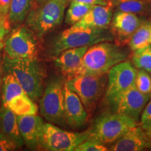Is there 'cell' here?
Returning a JSON list of instances; mask_svg holds the SVG:
<instances>
[{
    "instance_id": "obj_1",
    "label": "cell",
    "mask_w": 151,
    "mask_h": 151,
    "mask_svg": "<svg viewBox=\"0 0 151 151\" xmlns=\"http://www.w3.org/2000/svg\"><path fill=\"white\" fill-rule=\"evenodd\" d=\"M3 73L12 74L34 101L40 99L43 92L45 70L37 59H11L4 55Z\"/></svg>"
},
{
    "instance_id": "obj_2",
    "label": "cell",
    "mask_w": 151,
    "mask_h": 151,
    "mask_svg": "<svg viewBox=\"0 0 151 151\" xmlns=\"http://www.w3.org/2000/svg\"><path fill=\"white\" fill-rule=\"evenodd\" d=\"M127 57V52L111 41L96 43L88 48L81 66L71 78L83 74H106Z\"/></svg>"
},
{
    "instance_id": "obj_3",
    "label": "cell",
    "mask_w": 151,
    "mask_h": 151,
    "mask_svg": "<svg viewBox=\"0 0 151 151\" xmlns=\"http://www.w3.org/2000/svg\"><path fill=\"white\" fill-rule=\"evenodd\" d=\"M105 29L73 24L57 36L52 41L50 54L55 58L67 49L90 46L104 41H112V35L106 32Z\"/></svg>"
},
{
    "instance_id": "obj_4",
    "label": "cell",
    "mask_w": 151,
    "mask_h": 151,
    "mask_svg": "<svg viewBox=\"0 0 151 151\" xmlns=\"http://www.w3.org/2000/svg\"><path fill=\"white\" fill-rule=\"evenodd\" d=\"M68 0H46L33 4L25 19L28 28L38 37H42L61 24Z\"/></svg>"
},
{
    "instance_id": "obj_5",
    "label": "cell",
    "mask_w": 151,
    "mask_h": 151,
    "mask_svg": "<svg viewBox=\"0 0 151 151\" xmlns=\"http://www.w3.org/2000/svg\"><path fill=\"white\" fill-rule=\"evenodd\" d=\"M138 125L137 121L119 113H106L96 120L90 137L103 144H111L120 139L132 127Z\"/></svg>"
},
{
    "instance_id": "obj_6",
    "label": "cell",
    "mask_w": 151,
    "mask_h": 151,
    "mask_svg": "<svg viewBox=\"0 0 151 151\" xmlns=\"http://www.w3.org/2000/svg\"><path fill=\"white\" fill-rule=\"evenodd\" d=\"M64 85L65 83L62 79H52L39 99L41 115L52 124L61 125L66 122L64 111Z\"/></svg>"
},
{
    "instance_id": "obj_7",
    "label": "cell",
    "mask_w": 151,
    "mask_h": 151,
    "mask_svg": "<svg viewBox=\"0 0 151 151\" xmlns=\"http://www.w3.org/2000/svg\"><path fill=\"white\" fill-rule=\"evenodd\" d=\"M91 132H70L60 129L50 122L43 124L40 146L46 150L73 151L88 139Z\"/></svg>"
},
{
    "instance_id": "obj_8",
    "label": "cell",
    "mask_w": 151,
    "mask_h": 151,
    "mask_svg": "<svg viewBox=\"0 0 151 151\" xmlns=\"http://www.w3.org/2000/svg\"><path fill=\"white\" fill-rule=\"evenodd\" d=\"M105 74H83L67 79L65 83L78 94L88 112L93 110L106 86Z\"/></svg>"
},
{
    "instance_id": "obj_9",
    "label": "cell",
    "mask_w": 151,
    "mask_h": 151,
    "mask_svg": "<svg viewBox=\"0 0 151 151\" xmlns=\"http://www.w3.org/2000/svg\"><path fill=\"white\" fill-rule=\"evenodd\" d=\"M4 55L11 59H37L38 47L32 32L20 27L13 32L4 45Z\"/></svg>"
},
{
    "instance_id": "obj_10",
    "label": "cell",
    "mask_w": 151,
    "mask_h": 151,
    "mask_svg": "<svg viewBox=\"0 0 151 151\" xmlns=\"http://www.w3.org/2000/svg\"><path fill=\"white\" fill-rule=\"evenodd\" d=\"M150 97L151 94L142 93L134 84L109 102L112 105L115 113L128 116L138 122Z\"/></svg>"
},
{
    "instance_id": "obj_11",
    "label": "cell",
    "mask_w": 151,
    "mask_h": 151,
    "mask_svg": "<svg viewBox=\"0 0 151 151\" xmlns=\"http://www.w3.org/2000/svg\"><path fill=\"white\" fill-rule=\"evenodd\" d=\"M137 71L129 62H121L108 72L106 97L109 101L135 84Z\"/></svg>"
},
{
    "instance_id": "obj_12",
    "label": "cell",
    "mask_w": 151,
    "mask_h": 151,
    "mask_svg": "<svg viewBox=\"0 0 151 151\" xmlns=\"http://www.w3.org/2000/svg\"><path fill=\"white\" fill-rule=\"evenodd\" d=\"M143 22L137 15L118 11L113 17L111 32L118 43L124 44L129 42Z\"/></svg>"
},
{
    "instance_id": "obj_13",
    "label": "cell",
    "mask_w": 151,
    "mask_h": 151,
    "mask_svg": "<svg viewBox=\"0 0 151 151\" xmlns=\"http://www.w3.org/2000/svg\"><path fill=\"white\" fill-rule=\"evenodd\" d=\"M64 111L67 123L72 127H81L84 125L88 120V112L84 105L73 90L64 85Z\"/></svg>"
},
{
    "instance_id": "obj_14",
    "label": "cell",
    "mask_w": 151,
    "mask_h": 151,
    "mask_svg": "<svg viewBox=\"0 0 151 151\" xmlns=\"http://www.w3.org/2000/svg\"><path fill=\"white\" fill-rule=\"evenodd\" d=\"M18 128L24 143L29 148L40 146L44 122L40 116L35 115L17 116Z\"/></svg>"
},
{
    "instance_id": "obj_15",
    "label": "cell",
    "mask_w": 151,
    "mask_h": 151,
    "mask_svg": "<svg viewBox=\"0 0 151 151\" xmlns=\"http://www.w3.org/2000/svg\"><path fill=\"white\" fill-rule=\"evenodd\" d=\"M150 148L151 139L142 127L137 125L132 127L118 141L113 143L109 150L139 151Z\"/></svg>"
},
{
    "instance_id": "obj_16",
    "label": "cell",
    "mask_w": 151,
    "mask_h": 151,
    "mask_svg": "<svg viewBox=\"0 0 151 151\" xmlns=\"http://www.w3.org/2000/svg\"><path fill=\"white\" fill-rule=\"evenodd\" d=\"M89 46L69 48L55 58L54 64L68 78H71L81 66L83 58Z\"/></svg>"
},
{
    "instance_id": "obj_17",
    "label": "cell",
    "mask_w": 151,
    "mask_h": 151,
    "mask_svg": "<svg viewBox=\"0 0 151 151\" xmlns=\"http://www.w3.org/2000/svg\"><path fill=\"white\" fill-rule=\"evenodd\" d=\"M113 4L107 5H93L88 14L75 24L84 27L106 29L112 20Z\"/></svg>"
},
{
    "instance_id": "obj_18",
    "label": "cell",
    "mask_w": 151,
    "mask_h": 151,
    "mask_svg": "<svg viewBox=\"0 0 151 151\" xmlns=\"http://www.w3.org/2000/svg\"><path fill=\"white\" fill-rule=\"evenodd\" d=\"M0 134L14 142L18 148L23 146L16 114L3 105L0 108Z\"/></svg>"
},
{
    "instance_id": "obj_19",
    "label": "cell",
    "mask_w": 151,
    "mask_h": 151,
    "mask_svg": "<svg viewBox=\"0 0 151 151\" xmlns=\"http://www.w3.org/2000/svg\"><path fill=\"white\" fill-rule=\"evenodd\" d=\"M34 0H11L7 20L9 25H18L25 20Z\"/></svg>"
},
{
    "instance_id": "obj_20",
    "label": "cell",
    "mask_w": 151,
    "mask_h": 151,
    "mask_svg": "<svg viewBox=\"0 0 151 151\" xmlns=\"http://www.w3.org/2000/svg\"><path fill=\"white\" fill-rule=\"evenodd\" d=\"M4 106L12 111L16 116L35 115L38 112V106L26 93L12 99Z\"/></svg>"
},
{
    "instance_id": "obj_21",
    "label": "cell",
    "mask_w": 151,
    "mask_h": 151,
    "mask_svg": "<svg viewBox=\"0 0 151 151\" xmlns=\"http://www.w3.org/2000/svg\"><path fill=\"white\" fill-rule=\"evenodd\" d=\"M118 11L139 16L151 14V0H115Z\"/></svg>"
},
{
    "instance_id": "obj_22",
    "label": "cell",
    "mask_w": 151,
    "mask_h": 151,
    "mask_svg": "<svg viewBox=\"0 0 151 151\" xmlns=\"http://www.w3.org/2000/svg\"><path fill=\"white\" fill-rule=\"evenodd\" d=\"M3 74L1 101L2 105L6 106L12 99L26 92L12 74L9 73H3Z\"/></svg>"
},
{
    "instance_id": "obj_23",
    "label": "cell",
    "mask_w": 151,
    "mask_h": 151,
    "mask_svg": "<svg viewBox=\"0 0 151 151\" xmlns=\"http://www.w3.org/2000/svg\"><path fill=\"white\" fill-rule=\"evenodd\" d=\"M151 43V23L148 20L143 22L134 33L129 41L130 48L133 51L150 45Z\"/></svg>"
},
{
    "instance_id": "obj_24",
    "label": "cell",
    "mask_w": 151,
    "mask_h": 151,
    "mask_svg": "<svg viewBox=\"0 0 151 151\" xmlns=\"http://www.w3.org/2000/svg\"><path fill=\"white\" fill-rule=\"evenodd\" d=\"M93 5L79 3L76 1H70V5L67 11L65 16V22L69 25H73L80 21Z\"/></svg>"
},
{
    "instance_id": "obj_25",
    "label": "cell",
    "mask_w": 151,
    "mask_h": 151,
    "mask_svg": "<svg viewBox=\"0 0 151 151\" xmlns=\"http://www.w3.org/2000/svg\"><path fill=\"white\" fill-rule=\"evenodd\" d=\"M133 62L138 69L151 72V45L134 50Z\"/></svg>"
},
{
    "instance_id": "obj_26",
    "label": "cell",
    "mask_w": 151,
    "mask_h": 151,
    "mask_svg": "<svg viewBox=\"0 0 151 151\" xmlns=\"http://www.w3.org/2000/svg\"><path fill=\"white\" fill-rule=\"evenodd\" d=\"M135 86L143 94H151V78L148 71L142 69L137 71Z\"/></svg>"
},
{
    "instance_id": "obj_27",
    "label": "cell",
    "mask_w": 151,
    "mask_h": 151,
    "mask_svg": "<svg viewBox=\"0 0 151 151\" xmlns=\"http://www.w3.org/2000/svg\"><path fill=\"white\" fill-rule=\"evenodd\" d=\"M109 149L97 139L92 137L85 140L81 144H79L74 151H106Z\"/></svg>"
},
{
    "instance_id": "obj_28",
    "label": "cell",
    "mask_w": 151,
    "mask_h": 151,
    "mask_svg": "<svg viewBox=\"0 0 151 151\" xmlns=\"http://www.w3.org/2000/svg\"><path fill=\"white\" fill-rule=\"evenodd\" d=\"M141 124L143 129H146L151 126V99L148 101L141 113Z\"/></svg>"
},
{
    "instance_id": "obj_29",
    "label": "cell",
    "mask_w": 151,
    "mask_h": 151,
    "mask_svg": "<svg viewBox=\"0 0 151 151\" xmlns=\"http://www.w3.org/2000/svg\"><path fill=\"white\" fill-rule=\"evenodd\" d=\"M17 148V145L10 139L0 134V151L14 150Z\"/></svg>"
},
{
    "instance_id": "obj_30",
    "label": "cell",
    "mask_w": 151,
    "mask_h": 151,
    "mask_svg": "<svg viewBox=\"0 0 151 151\" xmlns=\"http://www.w3.org/2000/svg\"><path fill=\"white\" fill-rule=\"evenodd\" d=\"M11 0H0V13L7 19Z\"/></svg>"
},
{
    "instance_id": "obj_31",
    "label": "cell",
    "mask_w": 151,
    "mask_h": 151,
    "mask_svg": "<svg viewBox=\"0 0 151 151\" xmlns=\"http://www.w3.org/2000/svg\"><path fill=\"white\" fill-rule=\"evenodd\" d=\"M69 1H76V2L86 4L90 5H107L109 2L108 0H68Z\"/></svg>"
},
{
    "instance_id": "obj_32",
    "label": "cell",
    "mask_w": 151,
    "mask_h": 151,
    "mask_svg": "<svg viewBox=\"0 0 151 151\" xmlns=\"http://www.w3.org/2000/svg\"><path fill=\"white\" fill-rule=\"evenodd\" d=\"M9 28L10 27L7 25H4L0 28V53H1V50H2L4 45V37L6 35V34L9 32Z\"/></svg>"
},
{
    "instance_id": "obj_33",
    "label": "cell",
    "mask_w": 151,
    "mask_h": 151,
    "mask_svg": "<svg viewBox=\"0 0 151 151\" xmlns=\"http://www.w3.org/2000/svg\"><path fill=\"white\" fill-rule=\"evenodd\" d=\"M4 25H7L10 27V25H9L7 19L5 18L4 17L2 16V14L0 13V28H1Z\"/></svg>"
},
{
    "instance_id": "obj_34",
    "label": "cell",
    "mask_w": 151,
    "mask_h": 151,
    "mask_svg": "<svg viewBox=\"0 0 151 151\" xmlns=\"http://www.w3.org/2000/svg\"><path fill=\"white\" fill-rule=\"evenodd\" d=\"M3 76V69H2V60H1V57H0V87H1V81H2V79H1V77Z\"/></svg>"
},
{
    "instance_id": "obj_35",
    "label": "cell",
    "mask_w": 151,
    "mask_h": 151,
    "mask_svg": "<svg viewBox=\"0 0 151 151\" xmlns=\"http://www.w3.org/2000/svg\"><path fill=\"white\" fill-rule=\"evenodd\" d=\"M144 129L145 132H146L147 135H148V137H150V139H151V126H150V127L146 128V129Z\"/></svg>"
},
{
    "instance_id": "obj_36",
    "label": "cell",
    "mask_w": 151,
    "mask_h": 151,
    "mask_svg": "<svg viewBox=\"0 0 151 151\" xmlns=\"http://www.w3.org/2000/svg\"><path fill=\"white\" fill-rule=\"evenodd\" d=\"M46 1V0H34L33 4H40V3L43 2V1Z\"/></svg>"
},
{
    "instance_id": "obj_37",
    "label": "cell",
    "mask_w": 151,
    "mask_h": 151,
    "mask_svg": "<svg viewBox=\"0 0 151 151\" xmlns=\"http://www.w3.org/2000/svg\"><path fill=\"white\" fill-rule=\"evenodd\" d=\"M148 21L149 22H150V23H151V14L150 15V16H149V19H148Z\"/></svg>"
},
{
    "instance_id": "obj_38",
    "label": "cell",
    "mask_w": 151,
    "mask_h": 151,
    "mask_svg": "<svg viewBox=\"0 0 151 151\" xmlns=\"http://www.w3.org/2000/svg\"><path fill=\"white\" fill-rule=\"evenodd\" d=\"M108 1H111V0H108Z\"/></svg>"
},
{
    "instance_id": "obj_39",
    "label": "cell",
    "mask_w": 151,
    "mask_h": 151,
    "mask_svg": "<svg viewBox=\"0 0 151 151\" xmlns=\"http://www.w3.org/2000/svg\"><path fill=\"white\" fill-rule=\"evenodd\" d=\"M150 45H151V43H150Z\"/></svg>"
}]
</instances>
